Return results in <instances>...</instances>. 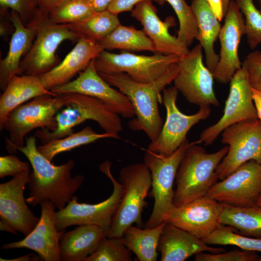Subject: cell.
Instances as JSON below:
<instances>
[{
    "mask_svg": "<svg viewBox=\"0 0 261 261\" xmlns=\"http://www.w3.org/2000/svg\"><path fill=\"white\" fill-rule=\"evenodd\" d=\"M165 0L171 5L178 19L179 28L177 38L188 48L198 33L197 21L192 7L186 0Z\"/></svg>",
    "mask_w": 261,
    "mask_h": 261,
    "instance_id": "cell-34",
    "label": "cell"
},
{
    "mask_svg": "<svg viewBox=\"0 0 261 261\" xmlns=\"http://www.w3.org/2000/svg\"><path fill=\"white\" fill-rule=\"evenodd\" d=\"M30 170L0 184V218L26 236L37 225L36 217L26 204L24 192L28 184Z\"/></svg>",
    "mask_w": 261,
    "mask_h": 261,
    "instance_id": "cell-19",
    "label": "cell"
},
{
    "mask_svg": "<svg viewBox=\"0 0 261 261\" xmlns=\"http://www.w3.org/2000/svg\"><path fill=\"white\" fill-rule=\"evenodd\" d=\"M158 249L161 261H184L200 252L218 253L225 251L222 248L210 246L203 240L167 222L160 238Z\"/></svg>",
    "mask_w": 261,
    "mask_h": 261,
    "instance_id": "cell-23",
    "label": "cell"
},
{
    "mask_svg": "<svg viewBox=\"0 0 261 261\" xmlns=\"http://www.w3.org/2000/svg\"><path fill=\"white\" fill-rule=\"evenodd\" d=\"M9 19L14 27L8 53L0 61V88L3 92L11 79L19 75L21 61L31 48L37 34L34 26H26L18 14L12 11Z\"/></svg>",
    "mask_w": 261,
    "mask_h": 261,
    "instance_id": "cell-24",
    "label": "cell"
},
{
    "mask_svg": "<svg viewBox=\"0 0 261 261\" xmlns=\"http://www.w3.org/2000/svg\"><path fill=\"white\" fill-rule=\"evenodd\" d=\"M120 24L117 15L106 10L94 12L81 21L66 25L80 38H85L99 44Z\"/></svg>",
    "mask_w": 261,
    "mask_h": 261,
    "instance_id": "cell-31",
    "label": "cell"
},
{
    "mask_svg": "<svg viewBox=\"0 0 261 261\" xmlns=\"http://www.w3.org/2000/svg\"><path fill=\"white\" fill-rule=\"evenodd\" d=\"M119 182L124 192L107 235L110 238L121 237L125 230L134 223L143 226L142 213L148 205L145 198L151 188L150 171L144 162L126 166L119 172Z\"/></svg>",
    "mask_w": 261,
    "mask_h": 261,
    "instance_id": "cell-7",
    "label": "cell"
},
{
    "mask_svg": "<svg viewBox=\"0 0 261 261\" xmlns=\"http://www.w3.org/2000/svg\"><path fill=\"white\" fill-rule=\"evenodd\" d=\"M40 257L38 256H36L35 255L30 253L26 255H24L15 259H0V260L1 261H38L37 260L38 259V257Z\"/></svg>",
    "mask_w": 261,
    "mask_h": 261,
    "instance_id": "cell-47",
    "label": "cell"
},
{
    "mask_svg": "<svg viewBox=\"0 0 261 261\" xmlns=\"http://www.w3.org/2000/svg\"><path fill=\"white\" fill-rule=\"evenodd\" d=\"M68 0H36L38 8L43 13H50Z\"/></svg>",
    "mask_w": 261,
    "mask_h": 261,
    "instance_id": "cell-43",
    "label": "cell"
},
{
    "mask_svg": "<svg viewBox=\"0 0 261 261\" xmlns=\"http://www.w3.org/2000/svg\"><path fill=\"white\" fill-rule=\"evenodd\" d=\"M261 194V164L251 160L217 182L205 196L223 204L248 207L256 205Z\"/></svg>",
    "mask_w": 261,
    "mask_h": 261,
    "instance_id": "cell-15",
    "label": "cell"
},
{
    "mask_svg": "<svg viewBox=\"0 0 261 261\" xmlns=\"http://www.w3.org/2000/svg\"><path fill=\"white\" fill-rule=\"evenodd\" d=\"M19 151L28 158L32 168L27 184L29 193L27 203L35 206L50 201L58 210L64 208L84 180L83 175L72 176L75 162L70 159L62 165H54L38 151L35 136L27 138Z\"/></svg>",
    "mask_w": 261,
    "mask_h": 261,
    "instance_id": "cell-1",
    "label": "cell"
},
{
    "mask_svg": "<svg viewBox=\"0 0 261 261\" xmlns=\"http://www.w3.org/2000/svg\"><path fill=\"white\" fill-rule=\"evenodd\" d=\"M221 143L229 146L218 164V179H225L244 163L255 160L261 164V121L244 120L226 128L221 133Z\"/></svg>",
    "mask_w": 261,
    "mask_h": 261,
    "instance_id": "cell-11",
    "label": "cell"
},
{
    "mask_svg": "<svg viewBox=\"0 0 261 261\" xmlns=\"http://www.w3.org/2000/svg\"><path fill=\"white\" fill-rule=\"evenodd\" d=\"M0 10L10 9L16 12L27 26L33 20L38 9L36 0H0Z\"/></svg>",
    "mask_w": 261,
    "mask_h": 261,
    "instance_id": "cell-39",
    "label": "cell"
},
{
    "mask_svg": "<svg viewBox=\"0 0 261 261\" xmlns=\"http://www.w3.org/2000/svg\"><path fill=\"white\" fill-rule=\"evenodd\" d=\"M166 222L153 228L142 229L133 225L129 226L119 239L140 261H156L161 233Z\"/></svg>",
    "mask_w": 261,
    "mask_h": 261,
    "instance_id": "cell-28",
    "label": "cell"
},
{
    "mask_svg": "<svg viewBox=\"0 0 261 261\" xmlns=\"http://www.w3.org/2000/svg\"><path fill=\"white\" fill-rule=\"evenodd\" d=\"M131 16L143 26V30L153 42L157 53L181 57L189 51L169 31V28L175 24L174 17L168 16L164 21L160 20L152 0H144L137 4L131 11Z\"/></svg>",
    "mask_w": 261,
    "mask_h": 261,
    "instance_id": "cell-21",
    "label": "cell"
},
{
    "mask_svg": "<svg viewBox=\"0 0 261 261\" xmlns=\"http://www.w3.org/2000/svg\"><path fill=\"white\" fill-rule=\"evenodd\" d=\"M190 143L187 139L171 155L165 157L145 150L144 162L151 176V190L148 195L154 199L152 213L145 228H153L163 223L164 215L174 206L173 184L177 170Z\"/></svg>",
    "mask_w": 261,
    "mask_h": 261,
    "instance_id": "cell-8",
    "label": "cell"
},
{
    "mask_svg": "<svg viewBox=\"0 0 261 261\" xmlns=\"http://www.w3.org/2000/svg\"><path fill=\"white\" fill-rule=\"evenodd\" d=\"M30 164L22 161L16 156L10 155L0 157V177L15 176L30 170Z\"/></svg>",
    "mask_w": 261,
    "mask_h": 261,
    "instance_id": "cell-41",
    "label": "cell"
},
{
    "mask_svg": "<svg viewBox=\"0 0 261 261\" xmlns=\"http://www.w3.org/2000/svg\"><path fill=\"white\" fill-rule=\"evenodd\" d=\"M112 0H87L94 12L105 11Z\"/></svg>",
    "mask_w": 261,
    "mask_h": 261,
    "instance_id": "cell-44",
    "label": "cell"
},
{
    "mask_svg": "<svg viewBox=\"0 0 261 261\" xmlns=\"http://www.w3.org/2000/svg\"><path fill=\"white\" fill-rule=\"evenodd\" d=\"M57 94L76 93L96 98L113 112L124 118L135 116L131 103L127 96L111 87L97 71L92 59L74 80L53 88Z\"/></svg>",
    "mask_w": 261,
    "mask_h": 261,
    "instance_id": "cell-16",
    "label": "cell"
},
{
    "mask_svg": "<svg viewBox=\"0 0 261 261\" xmlns=\"http://www.w3.org/2000/svg\"><path fill=\"white\" fill-rule=\"evenodd\" d=\"M99 44L103 50L149 51L157 53L154 44L143 30H138L133 26H125L121 24Z\"/></svg>",
    "mask_w": 261,
    "mask_h": 261,
    "instance_id": "cell-30",
    "label": "cell"
},
{
    "mask_svg": "<svg viewBox=\"0 0 261 261\" xmlns=\"http://www.w3.org/2000/svg\"><path fill=\"white\" fill-rule=\"evenodd\" d=\"M191 6L196 17L198 33L196 39L203 49L207 68L213 73L219 61L214 43L221 28L220 21L207 0H192Z\"/></svg>",
    "mask_w": 261,
    "mask_h": 261,
    "instance_id": "cell-27",
    "label": "cell"
},
{
    "mask_svg": "<svg viewBox=\"0 0 261 261\" xmlns=\"http://www.w3.org/2000/svg\"><path fill=\"white\" fill-rule=\"evenodd\" d=\"M94 13L87 0H68L48 14L49 20L58 24L81 21Z\"/></svg>",
    "mask_w": 261,
    "mask_h": 261,
    "instance_id": "cell-35",
    "label": "cell"
},
{
    "mask_svg": "<svg viewBox=\"0 0 261 261\" xmlns=\"http://www.w3.org/2000/svg\"><path fill=\"white\" fill-rule=\"evenodd\" d=\"M207 1L220 22L225 16L223 9L222 0H207Z\"/></svg>",
    "mask_w": 261,
    "mask_h": 261,
    "instance_id": "cell-45",
    "label": "cell"
},
{
    "mask_svg": "<svg viewBox=\"0 0 261 261\" xmlns=\"http://www.w3.org/2000/svg\"><path fill=\"white\" fill-rule=\"evenodd\" d=\"M230 91L223 114L215 124L204 129L193 144H212L228 127L239 122L259 119L252 98L246 67L244 62L230 81Z\"/></svg>",
    "mask_w": 261,
    "mask_h": 261,
    "instance_id": "cell-13",
    "label": "cell"
},
{
    "mask_svg": "<svg viewBox=\"0 0 261 261\" xmlns=\"http://www.w3.org/2000/svg\"><path fill=\"white\" fill-rule=\"evenodd\" d=\"M67 102L66 94H44L32 99L13 110L6 117L0 130H6L9 137L5 146L10 154H16L24 145L26 136L36 128L54 130L56 116Z\"/></svg>",
    "mask_w": 261,
    "mask_h": 261,
    "instance_id": "cell-5",
    "label": "cell"
},
{
    "mask_svg": "<svg viewBox=\"0 0 261 261\" xmlns=\"http://www.w3.org/2000/svg\"><path fill=\"white\" fill-rule=\"evenodd\" d=\"M143 0H112L107 10L118 15L121 12L131 11L134 6ZM153 0L160 5H163L166 2L165 0Z\"/></svg>",
    "mask_w": 261,
    "mask_h": 261,
    "instance_id": "cell-42",
    "label": "cell"
},
{
    "mask_svg": "<svg viewBox=\"0 0 261 261\" xmlns=\"http://www.w3.org/2000/svg\"><path fill=\"white\" fill-rule=\"evenodd\" d=\"M108 232L95 225H82L62 233L59 242L61 261H85L96 249Z\"/></svg>",
    "mask_w": 261,
    "mask_h": 261,
    "instance_id": "cell-25",
    "label": "cell"
},
{
    "mask_svg": "<svg viewBox=\"0 0 261 261\" xmlns=\"http://www.w3.org/2000/svg\"><path fill=\"white\" fill-rule=\"evenodd\" d=\"M39 221L33 230L23 239L4 244L3 249L26 248L36 252L44 261H61L59 250L60 237L65 231H58L55 222L54 204L50 201L41 204Z\"/></svg>",
    "mask_w": 261,
    "mask_h": 261,
    "instance_id": "cell-20",
    "label": "cell"
},
{
    "mask_svg": "<svg viewBox=\"0 0 261 261\" xmlns=\"http://www.w3.org/2000/svg\"><path fill=\"white\" fill-rule=\"evenodd\" d=\"M0 230L13 234H16L17 232L10 223L2 219L0 221Z\"/></svg>",
    "mask_w": 261,
    "mask_h": 261,
    "instance_id": "cell-48",
    "label": "cell"
},
{
    "mask_svg": "<svg viewBox=\"0 0 261 261\" xmlns=\"http://www.w3.org/2000/svg\"><path fill=\"white\" fill-rule=\"evenodd\" d=\"M44 94L56 95L44 87L39 76L21 74L12 77L0 98V128L13 110Z\"/></svg>",
    "mask_w": 261,
    "mask_h": 261,
    "instance_id": "cell-26",
    "label": "cell"
},
{
    "mask_svg": "<svg viewBox=\"0 0 261 261\" xmlns=\"http://www.w3.org/2000/svg\"><path fill=\"white\" fill-rule=\"evenodd\" d=\"M260 5V11L261 12V0H257Z\"/></svg>",
    "mask_w": 261,
    "mask_h": 261,
    "instance_id": "cell-51",
    "label": "cell"
},
{
    "mask_svg": "<svg viewBox=\"0 0 261 261\" xmlns=\"http://www.w3.org/2000/svg\"><path fill=\"white\" fill-rule=\"evenodd\" d=\"M259 257L256 251L242 249L212 254L200 252L195 255V261H257Z\"/></svg>",
    "mask_w": 261,
    "mask_h": 261,
    "instance_id": "cell-38",
    "label": "cell"
},
{
    "mask_svg": "<svg viewBox=\"0 0 261 261\" xmlns=\"http://www.w3.org/2000/svg\"><path fill=\"white\" fill-rule=\"evenodd\" d=\"M111 162L106 160L99 166V170L112 182L113 190L105 200L96 204L79 203L77 196L61 210L55 213V222L58 231H65L73 225H95L109 232L114 217L119 207L124 188L122 184L113 176L111 171Z\"/></svg>",
    "mask_w": 261,
    "mask_h": 261,
    "instance_id": "cell-9",
    "label": "cell"
},
{
    "mask_svg": "<svg viewBox=\"0 0 261 261\" xmlns=\"http://www.w3.org/2000/svg\"><path fill=\"white\" fill-rule=\"evenodd\" d=\"M252 98L258 118L261 121V93L252 88Z\"/></svg>",
    "mask_w": 261,
    "mask_h": 261,
    "instance_id": "cell-46",
    "label": "cell"
},
{
    "mask_svg": "<svg viewBox=\"0 0 261 261\" xmlns=\"http://www.w3.org/2000/svg\"><path fill=\"white\" fill-rule=\"evenodd\" d=\"M103 49L91 40L80 38L63 60L49 72L39 76L44 87L50 90L65 84L84 71Z\"/></svg>",
    "mask_w": 261,
    "mask_h": 261,
    "instance_id": "cell-22",
    "label": "cell"
},
{
    "mask_svg": "<svg viewBox=\"0 0 261 261\" xmlns=\"http://www.w3.org/2000/svg\"><path fill=\"white\" fill-rule=\"evenodd\" d=\"M179 58L175 55L159 53L146 56L128 52L115 54L102 50L94 59V64L99 74L123 72L135 81L148 83L161 76Z\"/></svg>",
    "mask_w": 261,
    "mask_h": 261,
    "instance_id": "cell-10",
    "label": "cell"
},
{
    "mask_svg": "<svg viewBox=\"0 0 261 261\" xmlns=\"http://www.w3.org/2000/svg\"><path fill=\"white\" fill-rule=\"evenodd\" d=\"M203 240L207 245H232L243 250L261 252V239L240 234L230 226L220 224Z\"/></svg>",
    "mask_w": 261,
    "mask_h": 261,
    "instance_id": "cell-33",
    "label": "cell"
},
{
    "mask_svg": "<svg viewBox=\"0 0 261 261\" xmlns=\"http://www.w3.org/2000/svg\"><path fill=\"white\" fill-rule=\"evenodd\" d=\"M116 137L104 132L98 133L89 126L66 137L54 139L37 146L38 151L47 160L52 161L54 157L62 152L70 151L80 146L93 143L103 138Z\"/></svg>",
    "mask_w": 261,
    "mask_h": 261,
    "instance_id": "cell-32",
    "label": "cell"
},
{
    "mask_svg": "<svg viewBox=\"0 0 261 261\" xmlns=\"http://www.w3.org/2000/svg\"><path fill=\"white\" fill-rule=\"evenodd\" d=\"M244 62L251 87L261 93V52L255 50L250 52Z\"/></svg>",
    "mask_w": 261,
    "mask_h": 261,
    "instance_id": "cell-40",
    "label": "cell"
},
{
    "mask_svg": "<svg viewBox=\"0 0 261 261\" xmlns=\"http://www.w3.org/2000/svg\"><path fill=\"white\" fill-rule=\"evenodd\" d=\"M231 0H222L223 9L224 15L226 13L229 3Z\"/></svg>",
    "mask_w": 261,
    "mask_h": 261,
    "instance_id": "cell-49",
    "label": "cell"
},
{
    "mask_svg": "<svg viewBox=\"0 0 261 261\" xmlns=\"http://www.w3.org/2000/svg\"><path fill=\"white\" fill-rule=\"evenodd\" d=\"M179 71L178 62L175 63L161 76L148 83L135 81L123 72L99 74L130 100L136 117L129 122L130 129L144 131L151 142H154L163 125L159 110V104L163 103L161 92L174 81Z\"/></svg>",
    "mask_w": 261,
    "mask_h": 261,
    "instance_id": "cell-2",
    "label": "cell"
},
{
    "mask_svg": "<svg viewBox=\"0 0 261 261\" xmlns=\"http://www.w3.org/2000/svg\"><path fill=\"white\" fill-rule=\"evenodd\" d=\"M256 205L261 206V194L258 198Z\"/></svg>",
    "mask_w": 261,
    "mask_h": 261,
    "instance_id": "cell-50",
    "label": "cell"
},
{
    "mask_svg": "<svg viewBox=\"0 0 261 261\" xmlns=\"http://www.w3.org/2000/svg\"><path fill=\"white\" fill-rule=\"evenodd\" d=\"M28 26H35L37 34L31 48L21 61L19 75L39 76L49 72L60 62L56 53L61 43L67 40L80 39L66 24L52 22L48 15L39 9Z\"/></svg>",
    "mask_w": 261,
    "mask_h": 261,
    "instance_id": "cell-6",
    "label": "cell"
},
{
    "mask_svg": "<svg viewBox=\"0 0 261 261\" xmlns=\"http://www.w3.org/2000/svg\"><path fill=\"white\" fill-rule=\"evenodd\" d=\"M67 102L56 116L57 128L53 131L46 128L35 132V136L43 144L72 134L73 128L88 120L96 121L105 132L120 138L122 130L119 115L110 110L100 100L76 93H66Z\"/></svg>",
    "mask_w": 261,
    "mask_h": 261,
    "instance_id": "cell-4",
    "label": "cell"
},
{
    "mask_svg": "<svg viewBox=\"0 0 261 261\" xmlns=\"http://www.w3.org/2000/svg\"><path fill=\"white\" fill-rule=\"evenodd\" d=\"M131 251L119 238L106 236L99 243L95 251L85 261H131Z\"/></svg>",
    "mask_w": 261,
    "mask_h": 261,
    "instance_id": "cell-37",
    "label": "cell"
},
{
    "mask_svg": "<svg viewBox=\"0 0 261 261\" xmlns=\"http://www.w3.org/2000/svg\"><path fill=\"white\" fill-rule=\"evenodd\" d=\"M228 150L227 145L216 152L208 153L203 147L190 143L176 172L174 206L206 195L218 179L216 169Z\"/></svg>",
    "mask_w": 261,
    "mask_h": 261,
    "instance_id": "cell-3",
    "label": "cell"
},
{
    "mask_svg": "<svg viewBox=\"0 0 261 261\" xmlns=\"http://www.w3.org/2000/svg\"><path fill=\"white\" fill-rule=\"evenodd\" d=\"M179 72L174 86L189 103L199 107L219 105L214 90V75L203 62V48L199 44L179 57Z\"/></svg>",
    "mask_w": 261,
    "mask_h": 261,
    "instance_id": "cell-12",
    "label": "cell"
},
{
    "mask_svg": "<svg viewBox=\"0 0 261 261\" xmlns=\"http://www.w3.org/2000/svg\"><path fill=\"white\" fill-rule=\"evenodd\" d=\"M245 19V35L250 49L261 44V12L253 0H234Z\"/></svg>",
    "mask_w": 261,
    "mask_h": 261,
    "instance_id": "cell-36",
    "label": "cell"
},
{
    "mask_svg": "<svg viewBox=\"0 0 261 261\" xmlns=\"http://www.w3.org/2000/svg\"><path fill=\"white\" fill-rule=\"evenodd\" d=\"M220 223L233 227L240 234L261 239V206L238 207L223 204Z\"/></svg>",
    "mask_w": 261,
    "mask_h": 261,
    "instance_id": "cell-29",
    "label": "cell"
},
{
    "mask_svg": "<svg viewBox=\"0 0 261 261\" xmlns=\"http://www.w3.org/2000/svg\"><path fill=\"white\" fill-rule=\"evenodd\" d=\"M178 93L174 86L163 89L162 99L166 110V121L159 135L155 141L151 142L146 150L165 157L171 155L187 139L190 129L209 116L211 109L208 106L200 107L199 111L193 115L182 113L176 103Z\"/></svg>",
    "mask_w": 261,
    "mask_h": 261,
    "instance_id": "cell-14",
    "label": "cell"
},
{
    "mask_svg": "<svg viewBox=\"0 0 261 261\" xmlns=\"http://www.w3.org/2000/svg\"><path fill=\"white\" fill-rule=\"evenodd\" d=\"M257 261H261V257H259Z\"/></svg>",
    "mask_w": 261,
    "mask_h": 261,
    "instance_id": "cell-52",
    "label": "cell"
},
{
    "mask_svg": "<svg viewBox=\"0 0 261 261\" xmlns=\"http://www.w3.org/2000/svg\"><path fill=\"white\" fill-rule=\"evenodd\" d=\"M223 204L206 196L174 206L163 216V221L203 240L221 224Z\"/></svg>",
    "mask_w": 261,
    "mask_h": 261,
    "instance_id": "cell-17",
    "label": "cell"
},
{
    "mask_svg": "<svg viewBox=\"0 0 261 261\" xmlns=\"http://www.w3.org/2000/svg\"><path fill=\"white\" fill-rule=\"evenodd\" d=\"M224 17L218 35L219 58L213 75L218 81L225 84L230 82L242 66L238 48L241 38L245 35V25L243 15L234 0L230 1Z\"/></svg>",
    "mask_w": 261,
    "mask_h": 261,
    "instance_id": "cell-18",
    "label": "cell"
}]
</instances>
